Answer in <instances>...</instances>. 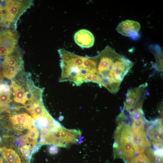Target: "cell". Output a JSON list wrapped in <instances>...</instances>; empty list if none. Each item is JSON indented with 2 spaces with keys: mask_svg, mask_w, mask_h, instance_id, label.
<instances>
[{
  "mask_svg": "<svg viewBox=\"0 0 163 163\" xmlns=\"http://www.w3.org/2000/svg\"><path fill=\"white\" fill-rule=\"evenodd\" d=\"M131 138L133 149L137 153H142L145 149L150 145L144 129L139 130H131Z\"/></svg>",
  "mask_w": 163,
  "mask_h": 163,
  "instance_id": "cell-7",
  "label": "cell"
},
{
  "mask_svg": "<svg viewBox=\"0 0 163 163\" xmlns=\"http://www.w3.org/2000/svg\"><path fill=\"white\" fill-rule=\"evenodd\" d=\"M75 43L82 48H89L93 46L94 42L93 34L89 31L85 29L77 31L74 34Z\"/></svg>",
  "mask_w": 163,
  "mask_h": 163,
  "instance_id": "cell-10",
  "label": "cell"
},
{
  "mask_svg": "<svg viewBox=\"0 0 163 163\" xmlns=\"http://www.w3.org/2000/svg\"><path fill=\"white\" fill-rule=\"evenodd\" d=\"M119 54L107 46L95 56L97 75L100 79V86L110 91L113 88V77L115 62Z\"/></svg>",
  "mask_w": 163,
  "mask_h": 163,
  "instance_id": "cell-2",
  "label": "cell"
},
{
  "mask_svg": "<svg viewBox=\"0 0 163 163\" xmlns=\"http://www.w3.org/2000/svg\"><path fill=\"white\" fill-rule=\"evenodd\" d=\"M147 133L154 146L158 148L162 146L163 128L160 119H157L152 122L148 127Z\"/></svg>",
  "mask_w": 163,
  "mask_h": 163,
  "instance_id": "cell-8",
  "label": "cell"
},
{
  "mask_svg": "<svg viewBox=\"0 0 163 163\" xmlns=\"http://www.w3.org/2000/svg\"><path fill=\"white\" fill-rule=\"evenodd\" d=\"M19 34L16 29H9L0 32V57L13 52L18 46Z\"/></svg>",
  "mask_w": 163,
  "mask_h": 163,
  "instance_id": "cell-5",
  "label": "cell"
},
{
  "mask_svg": "<svg viewBox=\"0 0 163 163\" xmlns=\"http://www.w3.org/2000/svg\"><path fill=\"white\" fill-rule=\"evenodd\" d=\"M23 50L18 46L10 54L3 57L2 63L3 76L12 80L24 69Z\"/></svg>",
  "mask_w": 163,
  "mask_h": 163,
  "instance_id": "cell-4",
  "label": "cell"
},
{
  "mask_svg": "<svg viewBox=\"0 0 163 163\" xmlns=\"http://www.w3.org/2000/svg\"><path fill=\"white\" fill-rule=\"evenodd\" d=\"M14 144L0 145V154L7 163H24Z\"/></svg>",
  "mask_w": 163,
  "mask_h": 163,
  "instance_id": "cell-9",
  "label": "cell"
},
{
  "mask_svg": "<svg viewBox=\"0 0 163 163\" xmlns=\"http://www.w3.org/2000/svg\"><path fill=\"white\" fill-rule=\"evenodd\" d=\"M49 151L51 154H56L58 152V148L56 145H52L49 148Z\"/></svg>",
  "mask_w": 163,
  "mask_h": 163,
  "instance_id": "cell-13",
  "label": "cell"
},
{
  "mask_svg": "<svg viewBox=\"0 0 163 163\" xmlns=\"http://www.w3.org/2000/svg\"><path fill=\"white\" fill-rule=\"evenodd\" d=\"M60 58L61 74L59 82L70 81L77 86L86 82V77L91 74L95 62L93 57L81 56L64 48L58 50Z\"/></svg>",
  "mask_w": 163,
  "mask_h": 163,
  "instance_id": "cell-1",
  "label": "cell"
},
{
  "mask_svg": "<svg viewBox=\"0 0 163 163\" xmlns=\"http://www.w3.org/2000/svg\"><path fill=\"white\" fill-rule=\"evenodd\" d=\"M140 28V24L138 22L127 20L119 24L116 30L119 33L123 36L136 40L139 38V32Z\"/></svg>",
  "mask_w": 163,
  "mask_h": 163,
  "instance_id": "cell-6",
  "label": "cell"
},
{
  "mask_svg": "<svg viewBox=\"0 0 163 163\" xmlns=\"http://www.w3.org/2000/svg\"><path fill=\"white\" fill-rule=\"evenodd\" d=\"M149 49L154 55L155 62L154 67L157 71H163V53L161 48L158 44L150 46Z\"/></svg>",
  "mask_w": 163,
  "mask_h": 163,
  "instance_id": "cell-11",
  "label": "cell"
},
{
  "mask_svg": "<svg viewBox=\"0 0 163 163\" xmlns=\"http://www.w3.org/2000/svg\"><path fill=\"white\" fill-rule=\"evenodd\" d=\"M0 163H3L2 158L0 157Z\"/></svg>",
  "mask_w": 163,
  "mask_h": 163,
  "instance_id": "cell-15",
  "label": "cell"
},
{
  "mask_svg": "<svg viewBox=\"0 0 163 163\" xmlns=\"http://www.w3.org/2000/svg\"><path fill=\"white\" fill-rule=\"evenodd\" d=\"M130 163H153V162L145 155L141 153L133 157Z\"/></svg>",
  "mask_w": 163,
  "mask_h": 163,
  "instance_id": "cell-12",
  "label": "cell"
},
{
  "mask_svg": "<svg viewBox=\"0 0 163 163\" xmlns=\"http://www.w3.org/2000/svg\"><path fill=\"white\" fill-rule=\"evenodd\" d=\"M131 127L122 122L114 133V157L129 162L133 158L135 153L131 138Z\"/></svg>",
  "mask_w": 163,
  "mask_h": 163,
  "instance_id": "cell-3",
  "label": "cell"
},
{
  "mask_svg": "<svg viewBox=\"0 0 163 163\" xmlns=\"http://www.w3.org/2000/svg\"><path fill=\"white\" fill-rule=\"evenodd\" d=\"M3 76L2 74V66L0 65V85L1 84L2 82L3 81Z\"/></svg>",
  "mask_w": 163,
  "mask_h": 163,
  "instance_id": "cell-14",
  "label": "cell"
}]
</instances>
